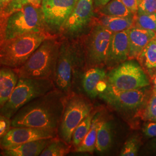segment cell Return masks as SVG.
Here are the masks:
<instances>
[{
    "label": "cell",
    "mask_w": 156,
    "mask_h": 156,
    "mask_svg": "<svg viewBox=\"0 0 156 156\" xmlns=\"http://www.w3.org/2000/svg\"><path fill=\"white\" fill-rule=\"evenodd\" d=\"M113 137L111 123L100 119L97 129L95 151L101 153L109 151L112 145Z\"/></svg>",
    "instance_id": "obj_21"
},
{
    "label": "cell",
    "mask_w": 156,
    "mask_h": 156,
    "mask_svg": "<svg viewBox=\"0 0 156 156\" xmlns=\"http://www.w3.org/2000/svg\"><path fill=\"white\" fill-rule=\"evenodd\" d=\"M60 44L55 37L45 39L27 61L16 69L19 78L48 79L53 81Z\"/></svg>",
    "instance_id": "obj_5"
},
{
    "label": "cell",
    "mask_w": 156,
    "mask_h": 156,
    "mask_svg": "<svg viewBox=\"0 0 156 156\" xmlns=\"http://www.w3.org/2000/svg\"><path fill=\"white\" fill-rule=\"evenodd\" d=\"M138 11L156 13V0H141L138 4Z\"/></svg>",
    "instance_id": "obj_30"
},
{
    "label": "cell",
    "mask_w": 156,
    "mask_h": 156,
    "mask_svg": "<svg viewBox=\"0 0 156 156\" xmlns=\"http://www.w3.org/2000/svg\"><path fill=\"white\" fill-rule=\"evenodd\" d=\"M141 140L137 135L129 136L124 144L120 155L122 156H137L141 146Z\"/></svg>",
    "instance_id": "obj_28"
},
{
    "label": "cell",
    "mask_w": 156,
    "mask_h": 156,
    "mask_svg": "<svg viewBox=\"0 0 156 156\" xmlns=\"http://www.w3.org/2000/svg\"><path fill=\"white\" fill-rule=\"evenodd\" d=\"M100 12L102 15L111 16H128L134 15L121 0H111L106 5L101 7Z\"/></svg>",
    "instance_id": "obj_24"
},
{
    "label": "cell",
    "mask_w": 156,
    "mask_h": 156,
    "mask_svg": "<svg viewBox=\"0 0 156 156\" xmlns=\"http://www.w3.org/2000/svg\"><path fill=\"white\" fill-rule=\"evenodd\" d=\"M145 121L156 122V95H151L142 114Z\"/></svg>",
    "instance_id": "obj_29"
},
{
    "label": "cell",
    "mask_w": 156,
    "mask_h": 156,
    "mask_svg": "<svg viewBox=\"0 0 156 156\" xmlns=\"http://www.w3.org/2000/svg\"><path fill=\"white\" fill-rule=\"evenodd\" d=\"M153 83V89H152V94L151 95H156V75L154 76V79L152 80Z\"/></svg>",
    "instance_id": "obj_37"
},
{
    "label": "cell",
    "mask_w": 156,
    "mask_h": 156,
    "mask_svg": "<svg viewBox=\"0 0 156 156\" xmlns=\"http://www.w3.org/2000/svg\"><path fill=\"white\" fill-rule=\"evenodd\" d=\"M19 79L16 69L9 67H0V107L9 100Z\"/></svg>",
    "instance_id": "obj_18"
},
{
    "label": "cell",
    "mask_w": 156,
    "mask_h": 156,
    "mask_svg": "<svg viewBox=\"0 0 156 156\" xmlns=\"http://www.w3.org/2000/svg\"><path fill=\"white\" fill-rule=\"evenodd\" d=\"M93 111V104L83 95L75 92L68 95L57 130L58 137L71 145L75 128Z\"/></svg>",
    "instance_id": "obj_7"
},
{
    "label": "cell",
    "mask_w": 156,
    "mask_h": 156,
    "mask_svg": "<svg viewBox=\"0 0 156 156\" xmlns=\"http://www.w3.org/2000/svg\"><path fill=\"white\" fill-rule=\"evenodd\" d=\"M86 62L82 43L76 39H64L60 44L53 79L55 88L66 95L73 92Z\"/></svg>",
    "instance_id": "obj_2"
},
{
    "label": "cell",
    "mask_w": 156,
    "mask_h": 156,
    "mask_svg": "<svg viewBox=\"0 0 156 156\" xmlns=\"http://www.w3.org/2000/svg\"><path fill=\"white\" fill-rule=\"evenodd\" d=\"M67 95L54 89L23 106L11 119L12 127H30L57 132Z\"/></svg>",
    "instance_id": "obj_1"
},
{
    "label": "cell",
    "mask_w": 156,
    "mask_h": 156,
    "mask_svg": "<svg viewBox=\"0 0 156 156\" xmlns=\"http://www.w3.org/2000/svg\"><path fill=\"white\" fill-rule=\"evenodd\" d=\"M72 149L71 145L68 144L58 136L53 138L50 144L42 151L41 156H64L68 154Z\"/></svg>",
    "instance_id": "obj_25"
},
{
    "label": "cell",
    "mask_w": 156,
    "mask_h": 156,
    "mask_svg": "<svg viewBox=\"0 0 156 156\" xmlns=\"http://www.w3.org/2000/svg\"><path fill=\"white\" fill-rule=\"evenodd\" d=\"M148 87L132 90H118L107 83L98 96L115 110L130 113L140 109L145 105L149 94Z\"/></svg>",
    "instance_id": "obj_9"
},
{
    "label": "cell",
    "mask_w": 156,
    "mask_h": 156,
    "mask_svg": "<svg viewBox=\"0 0 156 156\" xmlns=\"http://www.w3.org/2000/svg\"><path fill=\"white\" fill-rule=\"evenodd\" d=\"M156 36V33L133 26L129 28L128 60H137L145 46Z\"/></svg>",
    "instance_id": "obj_16"
},
{
    "label": "cell",
    "mask_w": 156,
    "mask_h": 156,
    "mask_svg": "<svg viewBox=\"0 0 156 156\" xmlns=\"http://www.w3.org/2000/svg\"><path fill=\"white\" fill-rule=\"evenodd\" d=\"M93 0H78L60 30V34L64 39H75L89 26L93 16Z\"/></svg>",
    "instance_id": "obj_12"
},
{
    "label": "cell",
    "mask_w": 156,
    "mask_h": 156,
    "mask_svg": "<svg viewBox=\"0 0 156 156\" xmlns=\"http://www.w3.org/2000/svg\"><path fill=\"white\" fill-rule=\"evenodd\" d=\"M54 89L53 81L50 79L19 78L9 100L0 107V114L12 119L23 106Z\"/></svg>",
    "instance_id": "obj_6"
},
{
    "label": "cell",
    "mask_w": 156,
    "mask_h": 156,
    "mask_svg": "<svg viewBox=\"0 0 156 156\" xmlns=\"http://www.w3.org/2000/svg\"><path fill=\"white\" fill-rule=\"evenodd\" d=\"M134 26L156 33V13L138 11L135 15Z\"/></svg>",
    "instance_id": "obj_26"
},
{
    "label": "cell",
    "mask_w": 156,
    "mask_h": 156,
    "mask_svg": "<svg viewBox=\"0 0 156 156\" xmlns=\"http://www.w3.org/2000/svg\"><path fill=\"white\" fill-rule=\"evenodd\" d=\"M101 119L100 112H96L93 117L91 128L81 144L73 149L75 153H93L96 147L97 129Z\"/></svg>",
    "instance_id": "obj_22"
},
{
    "label": "cell",
    "mask_w": 156,
    "mask_h": 156,
    "mask_svg": "<svg viewBox=\"0 0 156 156\" xmlns=\"http://www.w3.org/2000/svg\"><path fill=\"white\" fill-rule=\"evenodd\" d=\"M112 33L100 24H95L86 37L83 46L86 69L105 66Z\"/></svg>",
    "instance_id": "obj_10"
},
{
    "label": "cell",
    "mask_w": 156,
    "mask_h": 156,
    "mask_svg": "<svg viewBox=\"0 0 156 156\" xmlns=\"http://www.w3.org/2000/svg\"><path fill=\"white\" fill-rule=\"evenodd\" d=\"M95 113L93 111L91 112L75 128L73 133L71 144L73 150L81 144L84 137L89 133Z\"/></svg>",
    "instance_id": "obj_23"
},
{
    "label": "cell",
    "mask_w": 156,
    "mask_h": 156,
    "mask_svg": "<svg viewBox=\"0 0 156 156\" xmlns=\"http://www.w3.org/2000/svg\"><path fill=\"white\" fill-rule=\"evenodd\" d=\"M57 136V132L48 129L12 127L7 134L0 139V149L4 150L35 140L53 138Z\"/></svg>",
    "instance_id": "obj_13"
},
{
    "label": "cell",
    "mask_w": 156,
    "mask_h": 156,
    "mask_svg": "<svg viewBox=\"0 0 156 156\" xmlns=\"http://www.w3.org/2000/svg\"><path fill=\"white\" fill-rule=\"evenodd\" d=\"M11 127V119L0 114V139L7 134Z\"/></svg>",
    "instance_id": "obj_32"
},
{
    "label": "cell",
    "mask_w": 156,
    "mask_h": 156,
    "mask_svg": "<svg viewBox=\"0 0 156 156\" xmlns=\"http://www.w3.org/2000/svg\"><path fill=\"white\" fill-rule=\"evenodd\" d=\"M129 30L127 29L112 34L105 64L108 70L128 60Z\"/></svg>",
    "instance_id": "obj_14"
},
{
    "label": "cell",
    "mask_w": 156,
    "mask_h": 156,
    "mask_svg": "<svg viewBox=\"0 0 156 156\" xmlns=\"http://www.w3.org/2000/svg\"><path fill=\"white\" fill-rule=\"evenodd\" d=\"M134 20L135 15L124 17L102 15L98 23L113 33L131 28L134 26Z\"/></svg>",
    "instance_id": "obj_20"
},
{
    "label": "cell",
    "mask_w": 156,
    "mask_h": 156,
    "mask_svg": "<svg viewBox=\"0 0 156 156\" xmlns=\"http://www.w3.org/2000/svg\"><path fill=\"white\" fill-rule=\"evenodd\" d=\"M78 0H42L47 33L52 36L60 34L62 26L70 16Z\"/></svg>",
    "instance_id": "obj_11"
},
{
    "label": "cell",
    "mask_w": 156,
    "mask_h": 156,
    "mask_svg": "<svg viewBox=\"0 0 156 156\" xmlns=\"http://www.w3.org/2000/svg\"><path fill=\"white\" fill-rule=\"evenodd\" d=\"M12 0H0V13L3 11V9L5 8Z\"/></svg>",
    "instance_id": "obj_36"
},
{
    "label": "cell",
    "mask_w": 156,
    "mask_h": 156,
    "mask_svg": "<svg viewBox=\"0 0 156 156\" xmlns=\"http://www.w3.org/2000/svg\"><path fill=\"white\" fill-rule=\"evenodd\" d=\"M145 149L149 153L156 154V137L153 138L147 144Z\"/></svg>",
    "instance_id": "obj_34"
},
{
    "label": "cell",
    "mask_w": 156,
    "mask_h": 156,
    "mask_svg": "<svg viewBox=\"0 0 156 156\" xmlns=\"http://www.w3.org/2000/svg\"><path fill=\"white\" fill-rule=\"evenodd\" d=\"M94 5L96 7L101 8L102 6L106 5V4L109 2L111 0H93Z\"/></svg>",
    "instance_id": "obj_35"
},
{
    "label": "cell",
    "mask_w": 156,
    "mask_h": 156,
    "mask_svg": "<svg viewBox=\"0 0 156 156\" xmlns=\"http://www.w3.org/2000/svg\"><path fill=\"white\" fill-rule=\"evenodd\" d=\"M0 156H2V151H0Z\"/></svg>",
    "instance_id": "obj_38"
},
{
    "label": "cell",
    "mask_w": 156,
    "mask_h": 156,
    "mask_svg": "<svg viewBox=\"0 0 156 156\" xmlns=\"http://www.w3.org/2000/svg\"><path fill=\"white\" fill-rule=\"evenodd\" d=\"M136 60L152 80L156 75V36L145 46Z\"/></svg>",
    "instance_id": "obj_19"
},
{
    "label": "cell",
    "mask_w": 156,
    "mask_h": 156,
    "mask_svg": "<svg viewBox=\"0 0 156 156\" xmlns=\"http://www.w3.org/2000/svg\"><path fill=\"white\" fill-rule=\"evenodd\" d=\"M107 82L118 90H132L150 86L149 78L136 60H127L110 70Z\"/></svg>",
    "instance_id": "obj_8"
},
{
    "label": "cell",
    "mask_w": 156,
    "mask_h": 156,
    "mask_svg": "<svg viewBox=\"0 0 156 156\" xmlns=\"http://www.w3.org/2000/svg\"><path fill=\"white\" fill-rule=\"evenodd\" d=\"M42 0H12L0 13V19L5 18L10 14L27 5L41 6Z\"/></svg>",
    "instance_id": "obj_27"
},
{
    "label": "cell",
    "mask_w": 156,
    "mask_h": 156,
    "mask_svg": "<svg viewBox=\"0 0 156 156\" xmlns=\"http://www.w3.org/2000/svg\"><path fill=\"white\" fill-rule=\"evenodd\" d=\"M121 1L133 14L135 15L137 13L138 9L137 0H121Z\"/></svg>",
    "instance_id": "obj_33"
},
{
    "label": "cell",
    "mask_w": 156,
    "mask_h": 156,
    "mask_svg": "<svg viewBox=\"0 0 156 156\" xmlns=\"http://www.w3.org/2000/svg\"><path fill=\"white\" fill-rule=\"evenodd\" d=\"M31 32L48 34L41 6L27 5L0 19V44Z\"/></svg>",
    "instance_id": "obj_3"
},
{
    "label": "cell",
    "mask_w": 156,
    "mask_h": 156,
    "mask_svg": "<svg viewBox=\"0 0 156 156\" xmlns=\"http://www.w3.org/2000/svg\"><path fill=\"white\" fill-rule=\"evenodd\" d=\"M142 133L147 138H156V122L146 121L142 127Z\"/></svg>",
    "instance_id": "obj_31"
},
{
    "label": "cell",
    "mask_w": 156,
    "mask_h": 156,
    "mask_svg": "<svg viewBox=\"0 0 156 156\" xmlns=\"http://www.w3.org/2000/svg\"><path fill=\"white\" fill-rule=\"evenodd\" d=\"M107 73L102 67H91L85 70L81 78L84 93L91 98H95L107 84Z\"/></svg>",
    "instance_id": "obj_15"
},
{
    "label": "cell",
    "mask_w": 156,
    "mask_h": 156,
    "mask_svg": "<svg viewBox=\"0 0 156 156\" xmlns=\"http://www.w3.org/2000/svg\"><path fill=\"white\" fill-rule=\"evenodd\" d=\"M141 0H137V2H138V4L140 2V1Z\"/></svg>",
    "instance_id": "obj_39"
},
{
    "label": "cell",
    "mask_w": 156,
    "mask_h": 156,
    "mask_svg": "<svg viewBox=\"0 0 156 156\" xmlns=\"http://www.w3.org/2000/svg\"><path fill=\"white\" fill-rule=\"evenodd\" d=\"M52 140L53 138H48L31 141L16 147L2 150V156H40Z\"/></svg>",
    "instance_id": "obj_17"
},
{
    "label": "cell",
    "mask_w": 156,
    "mask_h": 156,
    "mask_svg": "<svg viewBox=\"0 0 156 156\" xmlns=\"http://www.w3.org/2000/svg\"><path fill=\"white\" fill-rule=\"evenodd\" d=\"M55 37L44 32L24 34L0 44V66L17 69L45 39Z\"/></svg>",
    "instance_id": "obj_4"
}]
</instances>
